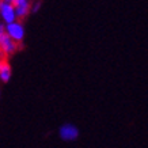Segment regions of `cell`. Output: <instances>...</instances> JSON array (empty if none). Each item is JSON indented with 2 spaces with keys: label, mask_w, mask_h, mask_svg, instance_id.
<instances>
[{
  "label": "cell",
  "mask_w": 148,
  "mask_h": 148,
  "mask_svg": "<svg viewBox=\"0 0 148 148\" xmlns=\"http://www.w3.org/2000/svg\"><path fill=\"white\" fill-rule=\"evenodd\" d=\"M19 46L21 44L12 40L5 32L0 34V58H8L19 49Z\"/></svg>",
  "instance_id": "obj_1"
},
{
  "label": "cell",
  "mask_w": 148,
  "mask_h": 148,
  "mask_svg": "<svg viewBox=\"0 0 148 148\" xmlns=\"http://www.w3.org/2000/svg\"><path fill=\"white\" fill-rule=\"evenodd\" d=\"M0 19L4 25L18 21V15H16V10H15L14 3H8V1L3 0V3L0 5Z\"/></svg>",
  "instance_id": "obj_2"
},
{
  "label": "cell",
  "mask_w": 148,
  "mask_h": 148,
  "mask_svg": "<svg viewBox=\"0 0 148 148\" xmlns=\"http://www.w3.org/2000/svg\"><path fill=\"white\" fill-rule=\"evenodd\" d=\"M5 33H7L12 40L19 42V44H22L23 38H25V27H23L22 23L19 22V19L15 21V22L7 23V25H5Z\"/></svg>",
  "instance_id": "obj_3"
},
{
  "label": "cell",
  "mask_w": 148,
  "mask_h": 148,
  "mask_svg": "<svg viewBox=\"0 0 148 148\" xmlns=\"http://www.w3.org/2000/svg\"><path fill=\"white\" fill-rule=\"evenodd\" d=\"M58 135L64 141H73L79 137V129L72 124H64L60 126Z\"/></svg>",
  "instance_id": "obj_4"
},
{
  "label": "cell",
  "mask_w": 148,
  "mask_h": 148,
  "mask_svg": "<svg viewBox=\"0 0 148 148\" xmlns=\"http://www.w3.org/2000/svg\"><path fill=\"white\" fill-rule=\"evenodd\" d=\"M14 5H15V10H16L18 19L26 18L27 15L32 12V1L30 0H15Z\"/></svg>",
  "instance_id": "obj_5"
},
{
  "label": "cell",
  "mask_w": 148,
  "mask_h": 148,
  "mask_svg": "<svg viewBox=\"0 0 148 148\" xmlns=\"http://www.w3.org/2000/svg\"><path fill=\"white\" fill-rule=\"evenodd\" d=\"M12 75V68L8 63V58H0V82L7 83L11 79Z\"/></svg>",
  "instance_id": "obj_6"
},
{
  "label": "cell",
  "mask_w": 148,
  "mask_h": 148,
  "mask_svg": "<svg viewBox=\"0 0 148 148\" xmlns=\"http://www.w3.org/2000/svg\"><path fill=\"white\" fill-rule=\"evenodd\" d=\"M41 7V3H36V4H32V11L33 12H37Z\"/></svg>",
  "instance_id": "obj_7"
},
{
  "label": "cell",
  "mask_w": 148,
  "mask_h": 148,
  "mask_svg": "<svg viewBox=\"0 0 148 148\" xmlns=\"http://www.w3.org/2000/svg\"><path fill=\"white\" fill-rule=\"evenodd\" d=\"M4 1H8V3H14L15 0H4Z\"/></svg>",
  "instance_id": "obj_8"
},
{
  "label": "cell",
  "mask_w": 148,
  "mask_h": 148,
  "mask_svg": "<svg viewBox=\"0 0 148 148\" xmlns=\"http://www.w3.org/2000/svg\"><path fill=\"white\" fill-rule=\"evenodd\" d=\"M1 3H3V0H0V5H1Z\"/></svg>",
  "instance_id": "obj_9"
}]
</instances>
